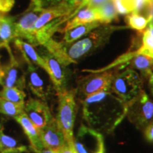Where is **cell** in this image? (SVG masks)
Returning a JSON list of instances; mask_svg holds the SVG:
<instances>
[{
	"instance_id": "cell-1",
	"label": "cell",
	"mask_w": 153,
	"mask_h": 153,
	"mask_svg": "<svg viewBox=\"0 0 153 153\" xmlns=\"http://www.w3.org/2000/svg\"><path fill=\"white\" fill-rule=\"evenodd\" d=\"M82 118L88 127L111 134L126 117L128 106L110 91L94 94L82 99Z\"/></svg>"
},
{
	"instance_id": "cell-2",
	"label": "cell",
	"mask_w": 153,
	"mask_h": 153,
	"mask_svg": "<svg viewBox=\"0 0 153 153\" xmlns=\"http://www.w3.org/2000/svg\"><path fill=\"white\" fill-rule=\"evenodd\" d=\"M128 28L127 26L101 24L81 38V39L73 43H65L62 42L64 51L74 64L108 43L114 32Z\"/></svg>"
},
{
	"instance_id": "cell-4",
	"label": "cell",
	"mask_w": 153,
	"mask_h": 153,
	"mask_svg": "<svg viewBox=\"0 0 153 153\" xmlns=\"http://www.w3.org/2000/svg\"><path fill=\"white\" fill-rule=\"evenodd\" d=\"M143 79L135 70L128 68L116 72L111 85L110 92L120 99L128 106L143 91Z\"/></svg>"
},
{
	"instance_id": "cell-28",
	"label": "cell",
	"mask_w": 153,
	"mask_h": 153,
	"mask_svg": "<svg viewBox=\"0 0 153 153\" xmlns=\"http://www.w3.org/2000/svg\"><path fill=\"white\" fill-rule=\"evenodd\" d=\"M145 139L148 143L153 144V121L146 126V128L143 130Z\"/></svg>"
},
{
	"instance_id": "cell-34",
	"label": "cell",
	"mask_w": 153,
	"mask_h": 153,
	"mask_svg": "<svg viewBox=\"0 0 153 153\" xmlns=\"http://www.w3.org/2000/svg\"><path fill=\"white\" fill-rule=\"evenodd\" d=\"M147 9H148V17L150 19V21H152L153 22V1H152V2L148 5Z\"/></svg>"
},
{
	"instance_id": "cell-15",
	"label": "cell",
	"mask_w": 153,
	"mask_h": 153,
	"mask_svg": "<svg viewBox=\"0 0 153 153\" xmlns=\"http://www.w3.org/2000/svg\"><path fill=\"white\" fill-rule=\"evenodd\" d=\"M17 123H19L24 133L27 136L30 142V147L36 153H39L44 148L41 140L40 138L39 132L36 127L30 121L26 114L24 112L19 116L14 118Z\"/></svg>"
},
{
	"instance_id": "cell-41",
	"label": "cell",
	"mask_w": 153,
	"mask_h": 153,
	"mask_svg": "<svg viewBox=\"0 0 153 153\" xmlns=\"http://www.w3.org/2000/svg\"><path fill=\"white\" fill-rule=\"evenodd\" d=\"M152 1H153V0H152Z\"/></svg>"
},
{
	"instance_id": "cell-7",
	"label": "cell",
	"mask_w": 153,
	"mask_h": 153,
	"mask_svg": "<svg viewBox=\"0 0 153 153\" xmlns=\"http://www.w3.org/2000/svg\"><path fill=\"white\" fill-rule=\"evenodd\" d=\"M116 70H106L90 74L80 78L75 89L76 94L82 99L102 91H110L113 78Z\"/></svg>"
},
{
	"instance_id": "cell-19",
	"label": "cell",
	"mask_w": 153,
	"mask_h": 153,
	"mask_svg": "<svg viewBox=\"0 0 153 153\" xmlns=\"http://www.w3.org/2000/svg\"><path fill=\"white\" fill-rule=\"evenodd\" d=\"M130 65L133 70H138L142 79H148L153 72V58L145 55L135 53L130 61Z\"/></svg>"
},
{
	"instance_id": "cell-18",
	"label": "cell",
	"mask_w": 153,
	"mask_h": 153,
	"mask_svg": "<svg viewBox=\"0 0 153 153\" xmlns=\"http://www.w3.org/2000/svg\"><path fill=\"white\" fill-rule=\"evenodd\" d=\"M14 43L16 48L22 53L25 62L32 63L38 66V68L43 69L44 71L46 72L47 66L45 61L41 56V55L36 51L33 45L19 38L15 39Z\"/></svg>"
},
{
	"instance_id": "cell-24",
	"label": "cell",
	"mask_w": 153,
	"mask_h": 153,
	"mask_svg": "<svg viewBox=\"0 0 153 153\" xmlns=\"http://www.w3.org/2000/svg\"><path fill=\"white\" fill-rule=\"evenodd\" d=\"M126 21L128 28L139 30V31H143L148 26L150 22V19L148 17L146 18L144 16L137 14V13H131V14H127L126 17Z\"/></svg>"
},
{
	"instance_id": "cell-35",
	"label": "cell",
	"mask_w": 153,
	"mask_h": 153,
	"mask_svg": "<svg viewBox=\"0 0 153 153\" xmlns=\"http://www.w3.org/2000/svg\"><path fill=\"white\" fill-rule=\"evenodd\" d=\"M135 53H137V54H142V55H147V56H149L150 57L153 58V51H137Z\"/></svg>"
},
{
	"instance_id": "cell-14",
	"label": "cell",
	"mask_w": 153,
	"mask_h": 153,
	"mask_svg": "<svg viewBox=\"0 0 153 153\" xmlns=\"http://www.w3.org/2000/svg\"><path fill=\"white\" fill-rule=\"evenodd\" d=\"M75 10L69 7L65 1L56 6L44 9L43 13L35 24L36 31L37 32L38 30L42 29L55 19L72 14Z\"/></svg>"
},
{
	"instance_id": "cell-27",
	"label": "cell",
	"mask_w": 153,
	"mask_h": 153,
	"mask_svg": "<svg viewBox=\"0 0 153 153\" xmlns=\"http://www.w3.org/2000/svg\"><path fill=\"white\" fill-rule=\"evenodd\" d=\"M15 0H0V12H9L13 8Z\"/></svg>"
},
{
	"instance_id": "cell-31",
	"label": "cell",
	"mask_w": 153,
	"mask_h": 153,
	"mask_svg": "<svg viewBox=\"0 0 153 153\" xmlns=\"http://www.w3.org/2000/svg\"><path fill=\"white\" fill-rule=\"evenodd\" d=\"M109 0H89L87 4V7H91V8H98Z\"/></svg>"
},
{
	"instance_id": "cell-11",
	"label": "cell",
	"mask_w": 153,
	"mask_h": 153,
	"mask_svg": "<svg viewBox=\"0 0 153 153\" xmlns=\"http://www.w3.org/2000/svg\"><path fill=\"white\" fill-rule=\"evenodd\" d=\"M24 111L38 130L45 127L53 118L47 102L39 99L30 98L25 103Z\"/></svg>"
},
{
	"instance_id": "cell-8",
	"label": "cell",
	"mask_w": 153,
	"mask_h": 153,
	"mask_svg": "<svg viewBox=\"0 0 153 153\" xmlns=\"http://www.w3.org/2000/svg\"><path fill=\"white\" fill-rule=\"evenodd\" d=\"M76 153H106L104 135L82 124L74 137Z\"/></svg>"
},
{
	"instance_id": "cell-20",
	"label": "cell",
	"mask_w": 153,
	"mask_h": 153,
	"mask_svg": "<svg viewBox=\"0 0 153 153\" xmlns=\"http://www.w3.org/2000/svg\"><path fill=\"white\" fill-rule=\"evenodd\" d=\"M101 24H102L99 22H94L80 25L72 29L66 30L65 32H64V37L62 42L65 43H73L86 36L96 28L99 27Z\"/></svg>"
},
{
	"instance_id": "cell-33",
	"label": "cell",
	"mask_w": 153,
	"mask_h": 153,
	"mask_svg": "<svg viewBox=\"0 0 153 153\" xmlns=\"http://www.w3.org/2000/svg\"><path fill=\"white\" fill-rule=\"evenodd\" d=\"M148 88L150 90V93L152 98L153 99V72L150 74V76L148 78Z\"/></svg>"
},
{
	"instance_id": "cell-30",
	"label": "cell",
	"mask_w": 153,
	"mask_h": 153,
	"mask_svg": "<svg viewBox=\"0 0 153 153\" xmlns=\"http://www.w3.org/2000/svg\"><path fill=\"white\" fill-rule=\"evenodd\" d=\"M63 1H65L69 7L75 10L82 5L84 0H64Z\"/></svg>"
},
{
	"instance_id": "cell-39",
	"label": "cell",
	"mask_w": 153,
	"mask_h": 153,
	"mask_svg": "<svg viewBox=\"0 0 153 153\" xmlns=\"http://www.w3.org/2000/svg\"><path fill=\"white\" fill-rule=\"evenodd\" d=\"M147 1H148V5H149L151 2H152V0H147Z\"/></svg>"
},
{
	"instance_id": "cell-9",
	"label": "cell",
	"mask_w": 153,
	"mask_h": 153,
	"mask_svg": "<svg viewBox=\"0 0 153 153\" xmlns=\"http://www.w3.org/2000/svg\"><path fill=\"white\" fill-rule=\"evenodd\" d=\"M41 56L45 61L47 66L46 73L52 82L53 88L57 94L68 90V82L70 76V71L60 62H59L46 49L42 52Z\"/></svg>"
},
{
	"instance_id": "cell-6",
	"label": "cell",
	"mask_w": 153,
	"mask_h": 153,
	"mask_svg": "<svg viewBox=\"0 0 153 153\" xmlns=\"http://www.w3.org/2000/svg\"><path fill=\"white\" fill-rule=\"evenodd\" d=\"M126 117L140 131L153 121V99L144 90L128 106Z\"/></svg>"
},
{
	"instance_id": "cell-25",
	"label": "cell",
	"mask_w": 153,
	"mask_h": 153,
	"mask_svg": "<svg viewBox=\"0 0 153 153\" xmlns=\"http://www.w3.org/2000/svg\"><path fill=\"white\" fill-rule=\"evenodd\" d=\"M24 106L14 104L0 97V114L15 118L24 112Z\"/></svg>"
},
{
	"instance_id": "cell-29",
	"label": "cell",
	"mask_w": 153,
	"mask_h": 153,
	"mask_svg": "<svg viewBox=\"0 0 153 153\" xmlns=\"http://www.w3.org/2000/svg\"><path fill=\"white\" fill-rule=\"evenodd\" d=\"M64 0H41L42 7L44 9L48 8V7L56 6L59 4L62 3Z\"/></svg>"
},
{
	"instance_id": "cell-3",
	"label": "cell",
	"mask_w": 153,
	"mask_h": 153,
	"mask_svg": "<svg viewBox=\"0 0 153 153\" xmlns=\"http://www.w3.org/2000/svg\"><path fill=\"white\" fill-rule=\"evenodd\" d=\"M57 96L58 106L55 119L64 135L67 144L70 148L74 150L73 131L78 109L75 100L76 90H65L57 94Z\"/></svg>"
},
{
	"instance_id": "cell-13",
	"label": "cell",
	"mask_w": 153,
	"mask_h": 153,
	"mask_svg": "<svg viewBox=\"0 0 153 153\" xmlns=\"http://www.w3.org/2000/svg\"><path fill=\"white\" fill-rule=\"evenodd\" d=\"M40 138L44 148L57 151L67 144L62 132L53 118L43 128L38 130Z\"/></svg>"
},
{
	"instance_id": "cell-10",
	"label": "cell",
	"mask_w": 153,
	"mask_h": 153,
	"mask_svg": "<svg viewBox=\"0 0 153 153\" xmlns=\"http://www.w3.org/2000/svg\"><path fill=\"white\" fill-rule=\"evenodd\" d=\"M8 64L2 66L0 85L3 87H15L24 90L26 85V72L14 55H9Z\"/></svg>"
},
{
	"instance_id": "cell-23",
	"label": "cell",
	"mask_w": 153,
	"mask_h": 153,
	"mask_svg": "<svg viewBox=\"0 0 153 153\" xmlns=\"http://www.w3.org/2000/svg\"><path fill=\"white\" fill-rule=\"evenodd\" d=\"M96 9L100 16V22L102 24H109L118 18V14L112 0H109L104 4Z\"/></svg>"
},
{
	"instance_id": "cell-16",
	"label": "cell",
	"mask_w": 153,
	"mask_h": 153,
	"mask_svg": "<svg viewBox=\"0 0 153 153\" xmlns=\"http://www.w3.org/2000/svg\"><path fill=\"white\" fill-rule=\"evenodd\" d=\"M16 17L0 16V48H4L9 55H12L9 43L16 39Z\"/></svg>"
},
{
	"instance_id": "cell-21",
	"label": "cell",
	"mask_w": 153,
	"mask_h": 153,
	"mask_svg": "<svg viewBox=\"0 0 153 153\" xmlns=\"http://www.w3.org/2000/svg\"><path fill=\"white\" fill-rule=\"evenodd\" d=\"M4 130V129H3ZM0 131V153L28 152V147Z\"/></svg>"
},
{
	"instance_id": "cell-26",
	"label": "cell",
	"mask_w": 153,
	"mask_h": 153,
	"mask_svg": "<svg viewBox=\"0 0 153 153\" xmlns=\"http://www.w3.org/2000/svg\"><path fill=\"white\" fill-rule=\"evenodd\" d=\"M118 14H129L133 13L132 9L123 0H112Z\"/></svg>"
},
{
	"instance_id": "cell-12",
	"label": "cell",
	"mask_w": 153,
	"mask_h": 153,
	"mask_svg": "<svg viewBox=\"0 0 153 153\" xmlns=\"http://www.w3.org/2000/svg\"><path fill=\"white\" fill-rule=\"evenodd\" d=\"M26 63V82L28 88L38 99L47 102L52 93L51 86L46 84V82L40 73L38 66L30 62Z\"/></svg>"
},
{
	"instance_id": "cell-17",
	"label": "cell",
	"mask_w": 153,
	"mask_h": 153,
	"mask_svg": "<svg viewBox=\"0 0 153 153\" xmlns=\"http://www.w3.org/2000/svg\"><path fill=\"white\" fill-rule=\"evenodd\" d=\"M94 22H100V16L96 8H91L89 7H85L76 13V14L66 22L64 28H60L58 31L65 32L66 30L72 29L80 25L87 24Z\"/></svg>"
},
{
	"instance_id": "cell-37",
	"label": "cell",
	"mask_w": 153,
	"mask_h": 153,
	"mask_svg": "<svg viewBox=\"0 0 153 153\" xmlns=\"http://www.w3.org/2000/svg\"><path fill=\"white\" fill-rule=\"evenodd\" d=\"M4 129V126H3V122H2V120L0 118V131H1V130Z\"/></svg>"
},
{
	"instance_id": "cell-5",
	"label": "cell",
	"mask_w": 153,
	"mask_h": 153,
	"mask_svg": "<svg viewBox=\"0 0 153 153\" xmlns=\"http://www.w3.org/2000/svg\"><path fill=\"white\" fill-rule=\"evenodd\" d=\"M43 10L41 0H30L28 8L16 21V38L26 40L33 46L39 45L36 38L35 24Z\"/></svg>"
},
{
	"instance_id": "cell-32",
	"label": "cell",
	"mask_w": 153,
	"mask_h": 153,
	"mask_svg": "<svg viewBox=\"0 0 153 153\" xmlns=\"http://www.w3.org/2000/svg\"><path fill=\"white\" fill-rule=\"evenodd\" d=\"M57 153H76L75 150L70 148L68 144L65 145L64 146L62 147V148H61L60 150H57Z\"/></svg>"
},
{
	"instance_id": "cell-22",
	"label": "cell",
	"mask_w": 153,
	"mask_h": 153,
	"mask_svg": "<svg viewBox=\"0 0 153 153\" xmlns=\"http://www.w3.org/2000/svg\"><path fill=\"white\" fill-rule=\"evenodd\" d=\"M0 97L14 104L24 106L26 94L24 90L18 88L3 87L2 90L0 91Z\"/></svg>"
},
{
	"instance_id": "cell-40",
	"label": "cell",
	"mask_w": 153,
	"mask_h": 153,
	"mask_svg": "<svg viewBox=\"0 0 153 153\" xmlns=\"http://www.w3.org/2000/svg\"><path fill=\"white\" fill-rule=\"evenodd\" d=\"M85 1H87V4H88V2H89V0H85Z\"/></svg>"
},
{
	"instance_id": "cell-38",
	"label": "cell",
	"mask_w": 153,
	"mask_h": 153,
	"mask_svg": "<svg viewBox=\"0 0 153 153\" xmlns=\"http://www.w3.org/2000/svg\"><path fill=\"white\" fill-rule=\"evenodd\" d=\"M0 60H1V56H0ZM1 70H2V66H1V61H0V76H1Z\"/></svg>"
},
{
	"instance_id": "cell-36",
	"label": "cell",
	"mask_w": 153,
	"mask_h": 153,
	"mask_svg": "<svg viewBox=\"0 0 153 153\" xmlns=\"http://www.w3.org/2000/svg\"><path fill=\"white\" fill-rule=\"evenodd\" d=\"M39 153H57V152L56 150H52V149L44 148Z\"/></svg>"
}]
</instances>
